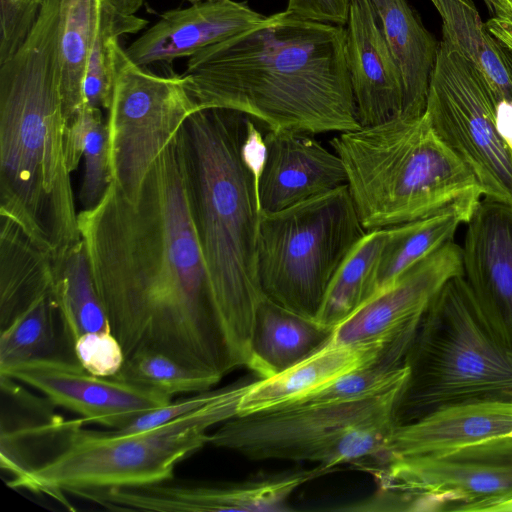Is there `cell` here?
I'll list each match as a JSON object with an SVG mask.
<instances>
[{
    "mask_svg": "<svg viewBox=\"0 0 512 512\" xmlns=\"http://www.w3.org/2000/svg\"><path fill=\"white\" fill-rule=\"evenodd\" d=\"M90 271L125 356L164 353L222 379L236 369L199 243L185 124L151 166L136 203L111 182L78 213Z\"/></svg>",
    "mask_w": 512,
    "mask_h": 512,
    "instance_id": "cell-1",
    "label": "cell"
},
{
    "mask_svg": "<svg viewBox=\"0 0 512 512\" xmlns=\"http://www.w3.org/2000/svg\"><path fill=\"white\" fill-rule=\"evenodd\" d=\"M345 34L285 10L198 51L181 76L198 109L238 111L267 130H357Z\"/></svg>",
    "mask_w": 512,
    "mask_h": 512,
    "instance_id": "cell-2",
    "label": "cell"
},
{
    "mask_svg": "<svg viewBox=\"0 0 512 512\" xmlns=\"http://www.w3.org/2000/svg\"><path fill=\"white\" fill-rule=\"evenodd\" d=\"M238 111L199 109L185 122L196 231L218 318L237 368L247 367L257 308L264 136Z\"/></svg>",
    "mask_w": 512,
    "mask_h": 512,
    "instance_id": "cell-3",
    "label": "cell"
},
{
    "mask_svg": "<svg viewBox=\"0 0 512 512\" xmlns=\"http://www.w3.org/2000/svg\"><path fill=\"white\" fill-rule=\"evenodd\" d=\"M59 0H44L20 48L0 64V216L53 257L81 240L65 156Z\"/></svg>",
    "mask_w": 512,
    "mask_h": 512,
    "instance_id": "cell-4",
    "label": "cell"
},
{
    "mask_svg": "<svg viewBox=\"0 0 512 512\" xmlns=\"http://www.w3.org/2000/svg\"><path fill=\"white\" fill-rule=\"evenodd\" d=\"M330 145L343 163L367 232L483 198L472 171L439 138L425 113L339 133Z\"/></svg>",
    "mask_w": 512,
    "mask_h": 512,
    "instance_id": "cell-5",
    "label": "cell"
},
{
    "mask_svg": "<svg viewBox=\"0 0 512 512\" xmlns=\"http://www.w3.org/2000/svg\"><path fill=\"white\" fill-rule=\"evenodd\" d=\"M397 423L450 404L512 401V348L489 327L462 275L433 298L406 356Z\"/></svg>",
    "mask_w": 512,
    "mask_h": 512,
    "instance_id": "cell-6",
    "label": "cell"
},
{
    "mask_svg": "<svg viewBox=\"0 0 512 512\" xmlns=\"http://www.w3.org/2000/svg\"><path fill=\"white\" fill-rule=\"evenodd\" d=\"M251 382L224 387L209 404L155 428L131 435L86 430L72 420L54 452L32 474L30 491L64 505V491L138 486L173 478L176 465L209 444V430L238 416Z\"/></svg>",
    "mask_w": 512,
    "mask_h": 512,
    "instance_id": "cell-7",
    "label": "cell"
},
{
    "mask_svg": "<svg viewBox=\"0 0 512 512\" xmlns=\"http://www.w3.org/2000/svg\"><path fill=\"white\" fill-rule=\"evenodd\" d=\"M407 383L347 401L305 402L238 415L210 433L209 444L251 460L316 462L325 470L373 458L398 425Z\"/></svg>",
    "mask_w": 512,
    "mask_h": 512,
    "instance_id": "cell-8",
    "label": "cell"
},
{
    "mask_svg": "<svg viewBox=\"0 0 512 512\" xmlns=\"http://www.w3.org/2000/svg\"><path fill=\"white\" fill-rule=\"evenodd\" d=\"M366 233L347 185L261 213L257 274L263 296L316 321L335 273Z\"/></svg>",
    "mask_w": 512,
    "mask_h": 512,
    "instance_id": "cell-9",
    "label": "cell"
},
{
    "mask_svg": "<svg viewBox=\"0 0 512 512\" xmlns=\"http://www.w3.org/2000/svg\"><path fill=\"white\" fill-rule=\"evenodd\" d=\"M439 138L476 177L483 198L512 206V148L484 74L442 38L425 108Z\"/></svg>",
    "mask_w": 512,
    "mask_h": 512,
    "instance_id": "cell-10",
    "label": "cell"
},
{
    "mask_svg": "<svg viewBox=\"0 0 512 512\" xmlns=\"http://www.w3.org/2000/svg\"><path fill=\"white\" fill-rule=\"evenodd\" d=\"M198 109L181 75L160 76L135 64L120 44L107 127L112 182L136 203L166 145Z\"/></svg>",
    "mask_w": 512,
    "mask_h": 512,
    "instance_id": "cell-11",
    "label": "cell"
},
{
    "mask_svg": "<svg viewBox=\"0 0 512 512\" xmlns=\"http://www.w3.org/2000/svg\"><path fill=\"white\" fill-rule=\"evenodd\" d=\"M375 478L379 492L406 505L422 494H450L454 511L481 512L512 495V438L499 436L427 456L370 458L354 464Z\"/></svg>",
    "mask_w": 512,
    "mask_h": 512,
    "instance_id": "cell-12",
    "label": "cell"
},
{
    "mask_svg": "<svg viewBox=\"0 0 512 512\" xmlns=\"http://www.w3.org/2000/svg\"><path fill=\"white\" fill-rule=\"evenodd\" d=\"M6 376L41 392L54 406L70 410L83 419L110 429L127 426L142 414L162 407L171 396L115 377L87 372L77 361L44 358L14 365Z\"/></svg>",
    "mask_w": 512,
    "mask_h": 512,
    "instance_id": "cell-13",
    "label": "cell"
},
{
    "mask_svg": "<svg viewBox=\"0 0 512 512\" xmlns=\"http://www.w3.org/2000/svg\"><path fill=\"white\" fill-rule=\"evenodd\" d=\"M463 274L462 247L454 240L412 266L388 289L364 302L336 326L331 342L384 345L414 337L430 303L447 281Z\"/></svg>",
    "mask_w": 512,
    "mask_h": 512,
    "instance_id": "cell-14",
    "label": "cell"
},
{
    "mask_svg": "<svg viewBox=\"0 0 512 512\" xmlns=\"http://www.w3.org/2000/svg\"><path fill=\"white\" fill-rule=\"evenodd\" d=\"M466 226L463 276L489 327L512 348V206L482 198Z\"/></svg>",
    "mask_w": 512,
    "mask_h": 512,
    "instance_id": "cell-15",
    "label": "cell"
},
{
    "mask_svg": "<svg viewBox=\"0 0 512 512\" xmlns=\"http://www.w3.org/2000/svg\"><path fill=\"white\" fill-rule=\"evenodd\" d=\"M265 157L258 177L261 213H274L347 185L340 157L313 135L267 130Z\"/></svg>",
    "mask_w": 512,
    "mask_h": 512,
    "instance_id": "cell-16",
    "label": "cell"
},
{
    "mask_svg": "<svg viewBox=\"0 0 512 512\" xmlns=\"http://www.w3.org/2000/svg\"><path fill=\"white\" fill-rule=\"evenodd\" d=\"M345 33V58L360 126L400 117L402 79L371 0H351Z\"/></svg>",
    "mask_w": 512,
    "mask_h": 512,
    "instance_id": "cell-17",
    "label": "cell"
},
{
    "mask_svg": "<svg viewBox=\"0 0 512 512\" xmlns=\"http://www.w3.org/2000/svg\"><path fill=\"white\" fill-rule=\"evenodd\" d=\"M266 16L246 2L212 0L165 12L160 19L125 49L137 65L171 62L191 57L261 23Z\"/></svg>",
    "mask_w": 512,
    "mask_h": 512,
    "instance_id": "cell-18",
    "label": "cell"
},
{
    "mask_svg": "<svg viewBox=\"0 0 512 512\" xmlns=\"http://www.w3.org/2000/svg\"><path fill=\"white\" fill-rule=\"evenodd\" d=\"M511 429L512 401L450 404L398 424L386 448L373 458L440 454L504 436Z\"/></svg>",
    "mask_w": 512,
    "mask_h": 512,
    "instance_id": "cell-19",
    "label": "cell"
},
{
    "mask_svg": "<svg viewBox=\"0 0 512 512\" xmlns=\"http://www.w3.org/2000/svg\"><path fill=\"white\" fill-rule=\"evenodd\" d=\"M387 346L338 344L329 340L283 372L252 381L240 400L238 415L293 405L372 364Z\"/></svg>",
    "mask_w": 512,
    "mask_h": 512,
    "instance_id": "cell-20",
    "label": "cell"
},
{
    "mask_svg": "<svg viewBox=\"0 0 512 512\" xmlns=\"http://www.w3.org/2000/svg\"><path fill=\"white\" fill-rule=\"evenodd\" d=\"M442 34L484 74L492 91L497 127L512 148V50L493 36L472 0H431Z\"/></svg>",
    "mask_w": 512,
    "mask_h": 512,
    "instance_id": "cell-21",
    "label": "cell"
},
{
    "mask_svg": "<svg viewBox=\"0 0 512 512\" xmlns=\"http://www.w3.org/2000/svg\"><path fill=\"white\" fill-rule=\"evenodd\" d=\"M399 68L403 104L400 117L424 114L439 42L406 0H371Z\"/></svg>",
    "mask_w": 512,
    "mask_h": 512,
    "instance_id": "cell-22",
    "label": "cell"
},
{
    "mask_svg": "<svg viewBox=\"0 0 512 512\" xmlns=\"http://www.w3.org/2000/svg\"><path fill=\"white\" fill-rule=\"evenodd\" d=\"M332 332L264 297L254 318L247 368L259 379L277 375L324 346Z\"/></svg>",
    "mask_w": 512,
    "mask_h": 512,
    "instance_id": "cell-23",
    "label": "cell"
},
{
    "mask_svg": "<svg viewBox=\"0 0 512 512\" xmlns=\"http://www.w3.org/2000/svg\"><path fill=\"white\" fill-rule=\"evenodd\" d=\"M481 199L457 202L430 216L389 227L375 267L371 297L388 289L412 266L454 240L456 231L469 221Z\"/></svg>",
    "mask_w": 512,
    "mask_h": 512,
    "instance_id": "cell-24",
    "label": "cell"
},
{
    "mask_svg": "<svg viewBox=\"0 0 512 512\" xmlns=\"http://www.w3.org/2000/svg\"><path fill=\"white\" fill-rule=\"evenodd\" d=\"M53 289V256L13 221L1 216L0 329Z\"/></svg>",
    "mask_w": 512,
    "mask_h": 512,
    "instance_id": "cell-25",
    "label": "cell"
},
{
    "mask_svg": "<svg viewBox=\"0 0 512 512\" xmlns=\"http://www.w3.org/2000/svg\"><path fill=\"white\" fill-rule=\"evenodd\" d=\"M318 465L309 470L295 471L239 483L187 484L180 502L187 512H278L291 510L292 494L308 481L324 474Z\"/></svg>",
    "mask_w": 512,
    "mask_h": 512,
    "instance_id": "cell-26",
    "label": "cell"
},
{
    "mask_svg": "<svg viewBox=\"0 0 512 512\" xmlns=\"http://www.w3.org/2000/svg\"><path fill=\"white\" fill-rule=\"evenodd\" d=\"M53 296L72 350L85 333L111 331L82 239L53 258Z\"/></svg>",
    "mask_w": 512,
    "mask_h": 512,
    "instance_id": "cell-27",
    "label": "cell"
},
{
    "mask_svg": "<svg viewBox=\"0 0 512 512\" xmlns=\"http://www.w3.org/2000/svg\"><path fill=\"white\" fill-rule=\"evenodd\" d=\"M44 358L76 360L64 334L53 289L0 329V371Z\"/></svg>",
    "mask_w": 512,
    "mask_h": 512,
    "instance_id": "cell-28",
    "label": "cell"
},
{
    "mask_svg": "<svg viewBox=\"0 0 512 512\" xmlns=\"http://www.w3.org/2000/svg\"><path fill=\"white\" fill-rule=\"evenodd\" d=\"M99 9L100 0H59L60 84L67 123L85 104V75Z\"/></svg>",
    "mask_w": 512,
    "mask_h": 512,
    "instance_id": "cell-29",
    "label": "cell"
},
{
    "mask_svg": "<svg viewBox=\"0 0 512 512\" xmlns=\"http://www.w3.org/2000/svg\"><path fill=\"white\" fill-rule=\"evenodd\" d=\"M65 156L70 173L84 159V174L79 198L83 209L98 204L112 182L107 121L100 108L86 104L67 124Z\"/></svg>",
    "mask_w": 512,
    "mask_h": 512,
    "instance_id": "cell-30",
    "label": "cell"
},
{
    "mask_svg": "<svg viewBox=\"0 0 512 512\" xmlns=\"http://www.w3.org/2000/svg\"><path fill=\"white\" fill-rule=\"evenodd\" d=\"M388 228L369 231L338 268L316 321L334 330L371 297L372 280Z\"/></svg>",
    "mask_w": 512,
    "mask_h": 512,
    "instance_id": "cell-31",
    "label": "cell"
},
{
    "mask_svg": "<svg viewBox=\"0 0 512 512\" xmlns=\"http://www.w3.org/2000/svg\"><path fill=\"white\" fill-rule=\"evenodd\" d=\"M147 23L145 19L135 15L120 16L105 0H100L98 21L84 82L86 105L106 110L109 108L114 86L118 39L122 34L143 29Z\"/></svg>",
    "mask_w": 512,
    "mask_h": 512,
    "instance_id": "cell-32",
    "label": "cell"
},
{
    "mask_svg": "<svg viewBox=\"0 0 512 512\" xmlns=\"http://www.w3.org/2000/svg\"><path fill=\"white\" fill-rule=\"evenodd\" d=\"M135 385L170 395L197 393L211 389L221 379L191 368L153 350H138L125 357L121 370L113 376Z\"/></svg>",
    "mask_w": 512,
    "mask_h": 512,
    "instance_id": "cell-33",
    "label": "cell"
},
{
    "mask_svg": "<svg viewBox=\"0 0 512 512\" xmlns=\"http://www.w3.org/2000/svg\"><path fill=\"white\" fill-rule=\"evenodd\" d=\"M78 364L87 372L99 377H113L125 362V352L111 331L88 332L73 345Z\"/></svg>",
    "mask_w": 512,
    "mask_h": 512,
    "instance_id": "cell-34",
    "label": "cell"
},
{
    "mask_svg": "<svg viewBox=\"0 0 512 512\" xmlns=\"http://www.w3.org/2000/svg\"><path fill=\"white\" fill-rule=\"evenodd\" d=\"M43 3L44 0H0V64L24 43Z\"/></svg>",
    "mask_w": 512,
    "mask_h": 512,
    "instance_id": "cell-35",
    "label": "cell"
},
{
    "mask_svg": "<svg viewBox=\"0 0 512 512\" xmlns=\"http://www.w3.org/2000/svg\"><path fill=\"white\" fill-rule=\"evenodd\" d=\"M223 391L224 388L216 390L208 389L194 393L192 396L184 399L176 401L171 400L162 407L142 414L127 426L119 429H110L108 432L114 435H131L155 428L204 407L217 399Z\"/></svg>",
    "mask_w": 512,
    "mask_h": 512,
    "instance_id": "cell-36",
    "label": "cell"
},
{
    "mask_svg": "<svg viewBox=\"0 0 512 512\" xmlns=\"http://www.w3.org/2000/svg\"><path fill=\"white\" fill-rule=\"evenodd\" d=\"M351 0H288L290 14L322 23L345 26Z\"/></svg>",
    "mask_w": 512,
    "mask_h": 512,
    "instance_id": "cell-37",
    "label": "cell"
},
{
    "mask_svg": "<svg viewBox=\"0 0 512 512\" xmlns=\"http://www.w3.org/2000/svg\"><path fill=\"white\" fill-rule=\"evenodd\" d=\"M488 31L512 50V20L492 17L485 23Z\"/></svg>",
    "mask_w": 512,
    "mask_h": 512,
    "instance_id": "cell-38",
    "label": "cell"
},
{
    "mask_svg": "<svg viewBox=\"0 0 512 512\" xmlns=\"http://www.w3.org/2000/svg\"><path fill=\"white\" fill-rule=\"evenodd\" d=\"M121 16H132L142 7L144 0H105Z\"/></svg>",
    "mask_w": 512,
    "mask_h": 512,
    "instance_id": "cell-39",
    "label": "cell"
},
{
    "mask_svg": "<svg viewBox=\"0 0 512 512\" xmlns=\"http://www.w3.org/2000/svg\"><path fill=\"white\" fill-rule=\"evenodd\" d=\"M488 10L495 17L512 20V6L508 0H483Z\"/></svg>",
    "mask_w": 512,
    "mask_h": 512,
    "instance_id": "cell-40",
    "label": "cell"
},
{
    "mask_svg": "<svg viewBox=\"0 0 512 512\" xmlns=\"http://www.w3.org/2000/svg\"><path fill=\"white\" fill-rule=\"evenodd\" d=\"M481 512H512V495L485 506Z\"/></svg>",
    "mask_w": 512,
    "mask_h": 512,
    "instance_id": "cell-41",
    "label": "cell"
},
{
    "mask_svg": "<svg viewBox=\"0 0 512 512\" xmlns=\"http://www.w3.org/2000/svg\"><path fill=\"white\" fill-rule=\"evenodd\" d=\"M187 1L191 2L192 4H197V3L204 2V1H212V0H187Z\"/></svg>",
    "mask_w": 512,
    "mask_h": 512,
    "instance_id": "cell-42",
    "label": "cell"
},
{
    "mask_svg": "<svg viewBox=\"0 0 512 512\" xmlns=\"http://www.w3.org/2000/svg\"><path fill=\"white\" fill-rule=\"evenodd\" d=\"M504 436L512 438V429L507 434H505Z\"/></svg>",
    "mask_w": 512,
    "mask_h": 512,
    "instance_id": "cell-43",
    "label": "cell"
},
{
    "mask_svg": "<svg viewBox=\"0 0 512 512\" xmlns=\"http://www.w3.org/2000/svg\"><path fill=\"white\" fill-rule=\"evenodd\" d=\"M508 2H509V3L511 4V6H512V0H508Z\"/></svg>",
    "mask_w": 512,
    "mask_h": 512,
    "instance_id": "cell-44",
    "label": "cell"
}]
</instances>
